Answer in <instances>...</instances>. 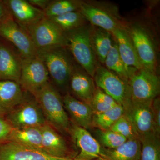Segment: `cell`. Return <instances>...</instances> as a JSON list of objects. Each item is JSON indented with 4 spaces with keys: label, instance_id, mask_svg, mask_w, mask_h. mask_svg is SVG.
<instances>
[{
    "label": "cell",
    "instance_id": "cell-1",
    "mask_svg": "<svg viewBox=\"0 0 160 160\" xmlns=\"http://www.w3.org/2000/svg\"><path fill=\"white\" fill-rule=\"evenodd\" d=\"M41 107L46 122L62 134L70 135L72 122L59 92L50 82L32 95Z\"/></svg>",
    "mask_w": 160,
    "mask_h": 160
},
{
    "label": "cell",
    "instance_id": "cell-2",
    "mask_svg": "<svg viewBox=\"0 0 160 160\" xmlns=\"http://www.w3.org/2000/svg\"><path fill=\"white\" fill-rule=\"evenodd\" d=\"M36 56L46 66L53 86L58 90L67 92L76 63L67 47L58 46L39 49Z\"/></svg>",
    "mask_w": 160,
    "mask_h": 160
},
{
    "label": "cell",
    "instance_id": "cell-3",
    "mask_svg": "<svg viewBox=\"0 0 160 160\" xmlns=\"http://www.w3.org/2000/svg\"><path fill=\"white\" fill-rule=\"evenodd\" d=\"M92 26L88 24L65 32L67 48L75 61L92 77L100 63L95 54L91 40Z\"/></svg>",
    "mask_w": 160,
    "mask_h": 160
},
{
    "label": "cell",
    "instance_id": "cell-4",
    "mask_svg": "<svg viewBox=\"0 0 160 160\" xmlns=\"http://www.w3.org/2000/svg\"><path fill=\"white\" fill-rule=\"evenodd\" d=\"M89 24L111 32L126 27V22L114 5L96 1H83L79 9Z\"/></svg>",
    "mask_w": 160,
    "mask_h": 160
},
{
    "label": "cell",
    "instance_id": "cell-5",
    "mask_svg": "<svg viewBox=\"0 0 160 160\" xmlns=\"http://www.w3.org/2000/svg\"><path fill=\"white\" fill-rule=\"evenodd\" d=\"M126 29L143 68L156 72L157 66V47L151 32L145 25L138 22L130 25L126 23Z\"/></svg>",
    "mask_w": 160,
    "mask_h": 160
},
{
    "label": "cell",
    "instance_id": "cell-6",
    "mask_svg": "<svg viewBox=\"0 0 160 160\" xmlns=\"http://www.w3.org/2000/svg\"><path fill=\"white\" fill-rule=\"evenodd\" d=\"M127 84L129 98L133 102L151 104L158 97L160 81L156 72L144 68L137 70Z\"/></svg>",
    "mask_w": 160,
    "mask_h": 160
},
{
    "label": "cell",
    "instance_id": "cell-7",
    "mask_svg": "<svg viewBox=\"0 0 160 160\" xmlns=\"http://www.w3.org/2000/svg\"><path fill=\"white\" fill-rule=\"evenodd\" d=\"M5 118L13 129L41 127L46 123L37 101L27 92L21 102Z\"/></svg>",
    "mask_w": 160,
    "mask_h": 160
},
{
    "label": "cell",
    "instance_id": "cell-8",
    "mask_svg": "<svg viewBox=\"0 0 160 160\" xmlns=\"http://www.w3.org/2000/svg\"><path fill=\"white\" fill-rule=\"evenodd\" d=\"M23 27L29 33L38 50L58 46L67 47L65 33L47 18H43Z\"/></svg>",
    "mask_w": 160,
    "mask_h": 160
},
{
    "label": "cell",
    "instance_id": "cell-9",
    "mask_svg": "<svg viewBox=\"0 0 160 160\" xmlns=\"http://www.w3.org/2000/svg\"><path fill=\"white\" fill-rule=\"evenodd\" d=\"M0 37L12 44L22 59L36 56L38 50L29 33L12 17L0 25Z\"/></svg>",
    "mask_w": 160,
    "mask_h": 160
},
{
    "label": "cell",
    "instance_id": "cell-10",
    "mask_svg": "<svg viewBox=\"0 0 160 160\" xmlns=\"http://www.w3.org/2000/svg\"><path fill=\"white\" fill-rule=\"evenodd\" d=\"M49 81L46 66L37 56L23 59L19 84L24 91L33 95Z\"/></svg>",
    "mask_w": 160,
    "mask_h": 160
},
{
    "label": "cell",
    "instance_id": "cell-11",
    "mask_svg": "<svg viewBox=\"0 0 160 160\" xmlns=\"http://www.w3.org/2000/svg\"><path fill=\"white\" fill-rule=\"evenodd\" d=\"M96 86L122 105L129 98L127 83L114 72L99 64L93 76Z\"/></svg>",
    "mask_w": 160,
    "mask_h": 160
},
{
    "label": "cell",
    "instance_id": "cell-12",
    "mask_svg": "<svg viewBox=\"0 0 160 160\" xmlns=\"http://www.w3.org/2000/svg\"><path fill=\"white\" fill-rule=\"evenodd\" d=\"M41 128L43 152L54 157L74 160L78 153L69 147L62 133L47 122Z\"/></svg>",
    "mask_w": 160,
    "mask_h": 160
},
{
    "label": "cell",
    "instance_id": "cell-13",
    "mask_svg": "<svg viewBox=\"0 0 160 160\" xmlns=\"http://www.w3.org/2000/svg\"><path fill=\"white\" fill-rule=\"evenodd\" d=\"M70 135L78 149L75 160H94L101 158L102 146L88 130L72 123Z\"/></svg>",
    "mask_w": 160,
    "mask_h": 160
},
{
    "label": "cell",
    "instance_id": "cell-14",
    "mask_svg": "<svg viewBox=\"0 0 160 160\" xmlns=\"http://www.w3.org/2000/svg\"><path fill=\"white\" fill-rule=\"evenodd\" d=\"M124 114L129 119L139 135L152 131L151 104L136 102L129 98L122 105Z\"/></svg>",
    "mask_w": 160,
    "mask_h": 160
},
{
    "label": "cell",
    "instance_id": "cell-15",
    "mask_svg": "<svg viewBox=\"0 0 160 160\" xmlns=\"http://www.w3.org/2000/svg\"><path fill=\"white\" fill-rule=\"evenodd\" d=\"M0 160H75L54 157L12 141L0 143Z\"/></svg>",
    "mask_w": 160,
    "mask_h": 160
},
{
    "label": "cell",
    "instance_id": "cell-16",
    "mask_svg": "<svg viewBox=\"0 0 160 160\" xmlns=\"http://www.w3.org/2000/svg\"><path fill=\"white\" fill-rule=\"evenodd\" d=\"M22 60L18 52L0 39V80L19 83Z\"/></svg>",
    "mask_w": 160,
    "mask_h": 160
},
{
    "label": "cell",
    "instance_id": "cell-17",
    "mask_svg": "<svg viewBox=\"0 0 160 160\" xmlns=\"http://www.w3.org/2000/svg\"><path fill=\"white\" fill-rule=\"evenodd\" d=\"M62 101L72 123L87 130L92 127L94 112L89 104L78 99L69 92L63 96Z\"/></svg>",
    "mask_w": 160,
    "mask_h": 160
},
{
    "label": "cell",
    "instance_id": "cell-18",
    "mask_svg": "<svg viewBox=\"0 0 160 160\" xmlns=\"http://www.w3.org/2000/svg\"><path fill=\"white\" fill-rule=\"evenodd\" d=\"M69 88L73 97L89 105L97 87L93 78L78 64L75 63L69 81Z\"/></svg>",
    "mask_w": 160,
    "mask_h": 160
},
{
    "label": "cell",
    "instance_id": "cell-19",
    "mask_svg": "<svg viewBox=\"0 0 160 160\" xmlns=\"http://www.w3.org/2000/svg\"><path fill=\"white\" fill-rule=\"evenodd\" d=\"M14 21L26 27L45 18L44 11L26 0H4Z\"/></svg>",
    "mask_w": 160,
    "mask_h": 160
},
{
    "label": "cell",
    "instance_id": "cell-20",
    "mask_svg": "<svg viewBox=\"0 0 160 160\" xmlns=\"http://www.w3.org/2000/svg\"><path fill=\"white\" fill-rule=\"evenodd\" d=\"M111 33L120 56L126 66L137 70L144 68L126 27L116 29Z\"/></svg>",
    "mask_w": 160,
    "mask_h": 160
},
{
    "label": "cell",
    "instance_id": "cell-21",
    "mask_svg": "<svg viewBox=\"0 0 160 160\" xmlns=\"http://www.w3.org/2000/svg\"><path fill=\"white\" fill-rule=\"evenodd\" d=\"M25 91L19 83L10 80H0V116L5 117L21 102Z\"/></svg>",
    "mask_w": 160,
    "mask_h": 160
},
{
    "label": "cell",
    "instance_id": "cell-22",
    "mask_svg": "<svg viewBox=\"0 0 160 160\" xmlns=\"http://www.w3.org/2000/svg\"><path fill=\"white\" fill-rule=\"evenodd\" d=\"M141 149L138 139L128 140L115 149L102 147L101 158L106 160H140Z\"/></svg>",
    "mask_w": 160,
    "mask_h": 160
},
{
    "label": "cell",
    "instance_id": "cell-23",
    "mask_svg": "<svg viewBox=\"0 0 160 160\" xmlns=\"http://www.w3.org/2000/svg\"><path fill=\"white\" fill-rule=\"evenodd\" d=\"M91 40L98 61L104 66L106 56L114 42L112 34L105 29L92 26Z\"/></svg>",
    "mask_w": 160,
    "mask_h": 160
},
{
    "label": "cell",
    "instance_id": "cell-24",
    "mask_svg": "<svg viewBox=\"0 0 160 160\" xmlns=\"http://www.w3.org/2000/svg\"><path fill=\"white\" fill-rule=\"evenodd\" d=\"M41 127H32L22 129H13L9 136L8 141L43 152Z\"/></svg>",
    "mask_w": 160,
    "mask_h": 160
},
{
    "label": "cell",
    "instance_id": "cell-25",
    "mask_svg": "<svg viewBox=\"0 0 160 160\" xmlns=\"http://www.w3.org/2000/svg\"><path fill=\"white\" fill-rule=\"evenodd\" d=\"M104 66L106 69L117 75L126 83H128L132 74L138 70L126 66L120 56L114 40L112 47L106 56Z\"/></svg>",
    "mask_w": 160,
    "mask_h": 160
},
{
    "label": "cell",
    "instance_id": "cell-26",
    "mask_svg": "<svg viewBox=\"0 0 160 160\" xmlns=\"http://www.w3.org/2000/svg\"><path fill=\"white\" fill-rule=\"evenodd\" d=\"M160 138L152 131L140 136V160H160Z\"/></svg>",
    "mask_w": 160,
    "mask_h": 160
},
{
    "label": "cell",
    "instance_id": "cell-27",
    "mask_svg": "<svg viewBox=\"0 0 160 160\" xmlns=\"http://www.w3.org/2000/svg\"><path fill=\"white\" fill-rule=\"evenodd\" d=\"M48 19L64 33L77 29L89 23L79 10Z\"/></svg>",
    "mask_w": 160,
    "mask_h": 160
},
{
    "label": "cell",
    "instance_id": "cell-28",
    "mask_svg": "<svg viewBox=\"0 0 160 160\" xmlns=\"http://www.w3.org/2000/svg\"><path fill=\"white\" fill-rule=\"evenodd\" d=\"M124 114L123 106L118 104L116 107L108 111L98 114H94L92 122V127L100 130H109Z\"/></svg>",
    "mask_w": 160,
    "mask_h": 160
},
{
    "label": "cell",
    "instance_id": "cell-29",
    "mask_svg": "<svg viewBox=\"0 0 160 160\" xmlns=\"http://www.w3.org/2000/svg\"><path fill=\"white\" fill-rule=\"evenodd\" d=\"M82 1L81 0H52L48 7L43 11L45 18H50L68 12L78 11Z\"/></svg>",
    "mask_w": 160,
    "mask_h": 160
},
{
    "label": "cell",
    "instance_id": "cell-30",
    "mask_svg": "<svg viewBox=\"0 0 160 160\" xmlns=\"http://www.w3.org/2000/svg\"><path fill=\"white\" fill-rule=\"evenodd\" d=\"M118 104L112 98L98 87L89 103L94 114H98L108 111Z\"/></svg>",
    "mask_w": 160,
    "mask_h": 160
},
{
    "label": "cell",
    "instance_id": "cell-31",
    "mask_svg": "<svg viewBox=\"0 0 160 160\" xmlns=\"http://www.w3.org/2000/svg\"><path fill=\"white\" fill-rule=\"evenodd\" d=\"M96 134V139L101 146L106 149H115L128 140L121 135L110 130L97 129Z\"/></svg>",
    "mask_w": 160,
    "mask_h": 160
},
{
    "label": "cell",
    "instance_id": "cell-32",
    "mask_svg": "<svg viewBox=\"0 0 160 160\" xmlns=\"http://www.w3.org/2000/svg\"><path fill=\"white\" fill-rule=\"evenodd\" d=\"M109 130L114 132L127 140L138 139L139 135L129 119L124 114Z\"/></svg>",
    "mask_w": 160,
    "mask_h": 160
},
{
    "label": "cell",
    "instance_id": "cell-33",
    "mask_svg": "<svg viewBox=\"0 0 160 160\" xmlns=\"http://www.w3.org/2000/svg\"><path fill=\"white\" fill-rule=\"evenodd\" d=\"M152 116V132L160 137V100L158 97L151 104Z\"/></svg>",
    "mask_w": 160,
    "mask_h": 160
},
{
    "label": "cell",
    "instance_id": "cell-34",
    "mask_svg": "<svg viewBox=\"0 0 160 160\" xmlns=\"http://www.w3.org/2000/svg\"><path fill=\"white\" fill-rule=\"evenodd\" d=\"M13 129L6 118L0 116V143L8 141Z\"/></svg>",
    "mask_w": 160,
    "mask_h": 160
},
{
    "label": "cell",
    "instance_id": "cell-35",
    "mask_svg": "<svg viewBox=\"0 0 160 160\" xmlns=\"http://www.w3.org/2000/svg\"><path fill=\"white\" fill-rule=\"evenodd\" d=\"M11 17L12 16L4 0H0V25Z\"/></svg>",
    "mask_w": 160,
    "mask_h": 160
},
{
    "label": "cell",
    "instance_id": "cell-36",
    "mask_svg": "<svg viewBox=\"0 0 160 160\" xmlns=\"http://www.w3.org/2000/svg\"><path fill=\"white\" fill-rule=\"evenodd\" d=\"M28 1L32 6L44 11L51 3L52 0H28Z\"/></svg>",
    "mask_w": 160,
    "mask_h": 160
},
{
    "label": "cell",
    "instance_id": "cell-37",
    "mask_svg": "<svg viewBox=\"0 0 160 160\" xmlns=\"http://www.w3.org/2000/svg\"><path fill=\"white\" fill-rule=\"evenodd\" d=\"M94 160H106L105 159H104L102 158H98L97 159H95Z\"/></svg>",
    "mask_w": 160,
    "mask_h": 160
}]
</instances>
